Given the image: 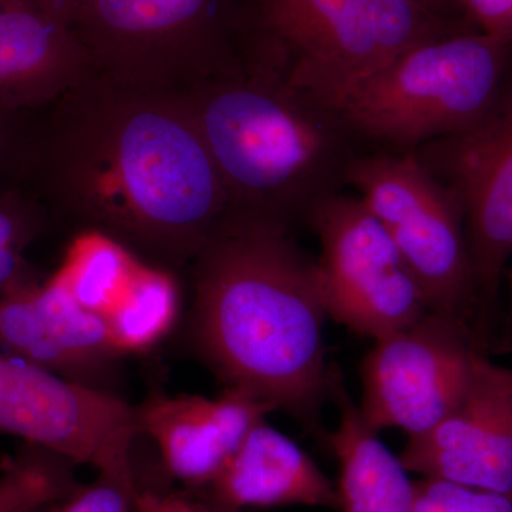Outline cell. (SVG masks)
Here are the masks:
<instances>
[{"instance_id":"6da1fadb","label":"cell","mask_w":512,"mask_h":512,"mask_svg":"<svg viewBox=\"0 0 512 512\" xmlns=\"http://www.w3.org/2000/svg\"><path fill=\"white\" fill-rule=\"evenodd\" d=\"M47 109L23 133L19 183L83 232L134 254L194 261L229 202L185 101L93 73Z\"/></svg>"},{"instance_id":"7a4b0ae2","label":"cell","mask_w":512,"mask_h":512,"mask_svg":"<svg viewBox=\"0 0 512 512\" xmlns=\"http://www.w3.org/2000/svg\"><path fill=\"white\" fill-rule=\"evenodd\" d=\"M288 229L227 215L194 259V330L228 387L313 433L329 393L318 266Z\"/></svg>"},{"instance_id":"3957f363","label":"cell","mask_w":512,"mask_h":512,"mask_svg":"<svg viewBox=\"0 0 512 512\" xmlns=\"http://www.w3.org/2000/svg\"><path fill=\"white\" fill-rule=\"evenodd\" d=\"M228 195V215L289 228L348 183L352 133L332 107L239 60L181 94Z\"/></svg>"},{"instance_id":"277c9868","label":"cell","mask_w":512,"mask_h":512,"mask_svg":"<svg viewBox=\"0 0 512 512\" xmlns=\"http://www.w3.org/2000/svg\"><path fill=\"white\" fill-rule=\"evenodd\" d=\"M468 29L412 0H238L241 59L329 107L413 46Z\"/></svg>"},{"instance_id":"5b68a950","label":"cell","mask_w":512,"mask_h":512,"mask_svg":"<svg viewBox=\"0 0 512 512\" xmlns=\"http://www.w3.org/2000/svg\"><path fill=\"white\" fill-rule=\"evenodd\" d=\"M512 72V40L478 30L427 40L333 104L352 136L413 150L473 124Z\"/></svg>"},{"instance_id":"8992f818","label":"cell","mask_w":512,"mask_h":512,"mask_svg":"<svg viewBox=\"0 0 512 512\" xmlns=\"http://www.w3.org/2000/svg\"><path fill=\"white\" fill-rule=\"evenodd\" d=\"M72 30L94 74L181 96L237 66L238 0H89Z\"/></svg>"},{"instance_id":"52a82bcc","label":"cell","mask_w":512,"mask_h":512,"mask_svg":"<svg viewBox=\"0 0 512 512\" xmlns=\"http://www.w3.org/2000/svg\"><path fill=\"white\" fill-rule=\"evenodd\" d=\"M346 181L392 238L429 311L466 320L477 288L456 195L413 153L356 156Z\"/></svg>"},{"instance_id":"ba28073f","label":"cell","mask_w":512,"mask_h":512,"mask_svg":"<svg viewBox=\"0 0 512 512\" xmlns=\"http://www.w3.org/2000/svg\"><path fill=\"white\" fill-rule=\"evenodd\" d=\"M0 433L46 448L74 466L136 485L131 447L137 409L99 387L0 350Z\"/></svg>"},{"instance_id":"9c48e42d","label":"cell","mask_w":512,"mask_h":512,"mask_svg":"<svg viewBox=\"0 0 512 512\" xmlns=\"http://www.w3.org/2000/svg\"><path fill=\"white\" fill-rule=\"evenodd\" d=\"M320 241V289L330 319L373 340L429 313L399 249L360 198L332 195L309 215Z\"/></svg>"},{"instance_id":"30bf717a","label":"cell","mask_w":512,"mask_h":512,"mask_svg":"<svg viewBox=\"0 0 512 512\" xmlns=\"http://www.w3.org/2000/svg\"><path fill=\"white\" fill-rule=\"evenodd\" d=\"M477 353L466 320L444 313L376 339L362 365L363 419L377 433H427L460 399Z\"/></svg>"},{"instance_id":"8fae6325","label":"cell","mask_w":512,"mask_h":512,"mask_svg":"<svg viewBox=\"0 0 512 512\" xmlns=\"http://www.w3.org/2000/svg\"><path fill=\"white\" fill-rule=\"evenodd\" d=\"M412 153L460 201L477 296L493 305L512 256V72L483 116Z\"/></svg>"},{"instance_id":"7c38bea8","label":"cell","mask_w":512,"mask_h":512,"mask_svg":"<svg viewBox=\"0 0 512 512\" xmlns=\"http://www.w3.org/2000/svg\"><path fill=\"white\" fill-rule=\"evenodd\" d=\"M399 458L421 478L512 500V369L477 353L453 409L433 429L407 440Z\"/></svg>"},{"instance_id":"4fadbf2b","label":"cell","mask_w":512,"mask_h":512,"mask_svg":"<svg viewBox=\"0 0 512 512\" xmlns=\"http://www.w3.org/2000/svg\"><path fill=\"white\" fill-rule=\"evenodd\" d=\"M136 409L140 433L156 441L168 473L187 487L202 490L248 431L275 410L235 387L215 399L156 393Z\"/></svg>"},{"instance_id":"5bb4252c","label":"cell","mask_w":512,"mask_h":512,"mask_svg":"<svg viewBox=\"0 0 512 512\" xmlns=\"http://www.w3.org/2000/svg\"><path fill=\"white\" fill-rule=\"evenodd\" d=\"M0 350L77 382L119 356L104 323L53 276L0 296Z\"/></svg>"},{"instance_id":"9a60e30c","label":"cell","mask_w":512,"mask_h":512,"mask_svg":"<svg viewBox=\"0 0 512 512\" xmlns=\"http://www.w3.org/2000/svg\"><path fill=\"white\" fill-rule=\"evenodd\" d=\"M90 74L72 29L33 0H0V109L22 114L50 106Z\"/></svg>"},{"instance_id":"2e32d148","label":"cell","mask_w":512,"mask_h":512,"mask_svg":"<svg viewBox=\"0 0 512 512\" xmlns=\"http://www.w3.org/2000/svg\"><path fill=\"white\" fill-rule=\"evenodd\" d=\"M224 510L303 507L339 510L336 485L295 441L258 421L204 488Z\"/></svg>"},{"instance_id":"e0dca14e","label":"cell","mask_w":512,"mask_h":512,"mask_svg":"<svg viewBox=\"0 0 512 512\" xmlns=\"http://www.w3.org/2000/svg\"><path fill=\"white\" fill-rule=\"evenodd\" d=\"M328 396L338 407L329 443L339 464V511L414 512L409 471L363 419L338 370L330 372Z\"/></svg>"},{"instance_id":"ac0fdd59","label":"cell","mask_w":512,"mask_h":512,"mask_svg":"<svg viewBox=\"0 0 512 512\" xmlns=\"http://www.w3.org/2000/svg\"><path fill=\"white\" fill-rule=\"evenodd\" d=\"M144 261L106 235L82 232L53 278L84 311L109 322L133 291Z\"/></svg>"},{"instance_id":"d6986e66","label":"cell","mask_w":512,"mask_h":512,"mask_svg":"<svg viewBox=\"0 0 512 512\" xmlns=\"http://www.w3.org/2000/svg\"><path fill=\"white\" fill-rule=\"evenodd\" d=\"M177 311L174 279L144 262L127 302L106 323L111 346L119 356L146 352L170 332Z\"/></svg>"},{"instance_id":"ffe728a7","label":"cell","mask_w":512,"mask_h":512,"mask_svg":"<svg viewBox=\"0 0 512 512\" xmlns=\"http://www.w3.org/2000/svg\"><path fill=\"white\" fill-rule=\"evenodd\" d=\"M74 464L28 444L6 458L0 471V512H32L64 501L79 488Z\"/></svg>"},{"instance_id":"44dd1931","label":"cell","mask_w":512,"mask_h":512,"mask_svg":"<svg viewBox=\"0 0 512 512\" xmlns=\"http://www.w3.org/2000/svg\"><path fill=\"white\" fill-rule=\"evenodd\" d=\"M47 215L25 185L0 183V249L25 251L45 231Z\"/></svg>"},{"instance_id":"7402d4cb","label":"cell","mask_w":512,"mask_h":512,"mask_svg":"<svg viewBox=\"0 0 512 512\" xmlns=\"http://www.w3.org/2000/svg\"><path fill=\"white\" fill-rule=\"evenodd\" d=\"M414 512H512V500L448 481H413Z\"/></svg>"},{"instance_id":"603a6c76","label":"cell","mask_w":512,"mask_h":512,"mask_svg":"<svg viewBox=\"0 0 512 512\" xmlns=\"http://www.w3.org/2000/svg\"><path fill=\"white\" fill-rule=\"evenodd\" d=\"M137 491L136 485L99 476L92 484L79 485L59 512H134Z\"/></svg>"},{"instance_id":"cb8c5ba5","label":"cell","mask_w":512,"mask_h":512,"mask_svg":"<svg viewBox=\"0 0 512 512\" xmlns=\"http://www.w3.org/2000/svg\"><path fill=\"white\" fill-rule=\"evenodd\" d=\"M453 3L471 28L512 40V0H453Z\"/></svg>"},{"instance_id":"d4e9b609","label":"cell","mask_w":512,"mask_h":512,"mask_svg":"<svg viewBox=\"0 0 512 512\" xmlns=\"http://www.w3.org/2000/svg\"><path fill=\"white\" fill-rule=\"evenodd\" d=\"M134 512H238L224 508H208L192 503L180 495L154 493V491H137L134 500Z\"/></svg>"},{"instance_id":"484cf974","label":"cell","mask_w":512,"mask_h":512,"mask_svg":"<svg viewBox=\"0 0 512 512\" xmlns=\"http://www.w3.org/2000/svg\"><path fill=\"white\" fill-rule=\"evenodd\" d=\"M22 114L0 109V174L13 171L25 128L20 126Z\"/></svg>"},{"instance_id":"4316f807","label":"cell","mask_w":512,"mask_h":512,"mask_svg":"<svg viewBox=\"0 0 512 512\" xmlns=\"http://www.w3.org/2000/svg\"><path fill=\"white\" fill-rule=\"evenodd\" d=\"M33 271L18 249H0V296L32 278Z\"/></svg>"},{"instance_id":"83f0119b","label":"cell","mask_w":512,"mask_h":512,"mask_svg":"<svg viewBox=\"0 0 512 512\" xmlns=\"http://www.w3.org/2000/svg\"><path fill=\"white\" fill-rule=\"evenodd\" d=\"M46 15L72 29L74 19L89 0H33Z\"/></svg>"},{"instance_id":"f1b7e54d","label":"cell","mask_w":512,"mask_h":512,"mask_svg":"<svg viewBox=\"0 0 512 512\" xmlns=\"http://www.w3.org/2000/svg\"><path fill=\"white\" fill-rule=\"evenodd\" d=\"M419 5L420 8L429 10V12L437 13V15L448 16V8L454 6L453 0H412ZM450 18V16H448Z\"/></svg>"},{"instance_id":"f546056e","label":"cell","mask_w":512,"mask_h":512,"mask_svg":"<svg viewBox=\"0 0 512 512\" xmlns=\"http://www.w3.org/2000/svg\"><path fill=\"white\" fill-rule=\"evenodd\" d=\"M510 288H511V293H512V271L510 272Z\"/></svg>"},{"instance_id":"4dcf8cb0","label":"cell","mask_w":512,"mask_h":512,"mask_svg":"<svg viewBox=\"0 0 512 512\" xmlns=\"http://www.w3.org/2000/svg\"><path fill=\"white\" fill-rule=\"evenodd\" d=\"M43 510H45V508H42V510H36V511H32V512H43Z\"/></svg>"}]
</instances>
